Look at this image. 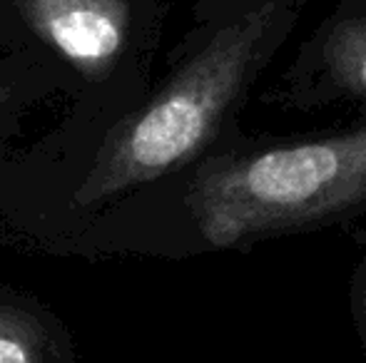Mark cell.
<instances>
[{
	"instance_id": "6da1fadb",
	"label": "cell",
	"mask_w": 366,
	"mask_h": 363,
	"mask_svg": "<svg viewBox=\"0 0 366 363\" xmlns=\"http://www.w3.org/2000/svg\"><path fill=\"white\" fill-rule=\"evenodd\" d=\"M262 3L224 25L145 107L112 127L77 187L75 204L92 207L142 187L189 162L217 132L227 110L262 60L274 25Z\"/></svg>"
},
{
	"instance_id": "7a4b0ae2",
	"label": "cell",
	"mask_w": 366,
	"mask_h": 363,
	"mask_svg": "<svg viewBox=\"0 0 366 363\" xmlns=\"http://www.w3.org/2000/svg\"><path fill=\"white\" fill-rule=\"evenodd\" d=\"M366 202V127L234 160L199 177L189 209L214 247L324 222Z\"/></svg>"
},
{
	"instance_id": "3957f363",
	"label": "cell",
	"mask_w": 366,
	"mask_h": 363,
	"mask_svg": "<svg viewBox=\"0 0 366 363\" xmlns=\"http://www.w3.org/2000/svg\"><path fill=\"white\" fill-rule=\"evenodd\" d=\"M30 30L87 80H102L130 35L127 0H18Z\"/></svg>"
},
{
	"instance_id": "277c9868",
	"label": "cell",
	"mask_w": 366,
	"mask_h": 363,
	"mask_svg": "<svg viewBox=\"0 0 366 363\" xmlns=\"http://www.w3.org/2000/svg\"><path fill=\"white\" fill-rule=\"evenodd\" d=\"M329 68L349 92L366 97V20H352L334 30Z\"/></svg>"
},
{
	"instance_id": "5b68a950",
	"label": "cell",
	"mask_w": 366,
	"mask_h": 363,
	"mask_svg": "<svg viewBox=\"0 0 366 363\" xmlns=\"http://www.w3.org/2000/svg\"><path fill=\"white\" fill-rule=\"evenodd\" d=\"M0 363H30L28 346L23 344V339L10 334L3 319H0Z\"/></svg>"
},
{
	"instance_id": "8992f818",
	"label": "cell",
	"mask_w": 366,
	"mask_h": 363,
	"mask_svg": "<svg viewBox=\"0 0 366 363\" xmlns=\"http://www.w3.org/2000/svg\"><path fill=\"white\" fill-rule=\"evenodd\" d=\"M3 97H5V92H0V102H3Z\"/></svg>"
}]
</instances>
